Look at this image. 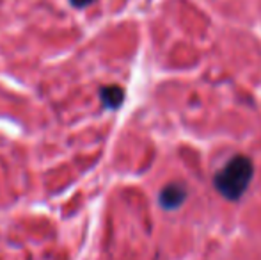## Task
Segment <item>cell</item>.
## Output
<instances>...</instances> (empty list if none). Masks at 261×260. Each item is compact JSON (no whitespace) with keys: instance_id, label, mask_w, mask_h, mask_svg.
Instances as JSON below:
<instances>
[{"instance_id":"obj_4","label":"cell","mask_w":261,"mask_h":260,"mask_svg":"<svg viewBox=\"0 0 261 260\" xmlns=\"http://www.w3.org/2000/svg\"><path fill=\"white\" fill-rule=\"evenodd\" d=\"M96 0H69V4H71L75 9H86L87 6H91V4H94Z\"/></svg>"},{"instance_id":"obj_1","label":"cell","mask_w":261,"mask_h":260,"mask_svg":"<svg viewBox=\"0 0 261 260\" xmlns=\"http://www.w3.org/2000/svg\"><path fill=\"white\" fill-rule=\"evenodd\" d=\"M252 175H254L252 160L245 155H237L215 175L213 184L226 200L234 201L240 200L242 195L247 191Z\"/></svg>"},{"instance_id":"obj_3","label":"cell","mask_w":261,"mask_h":260,"mask_svg":"<svg viewBox=\"0 0 261 260\" xmlns=\"http://www.w3.org/2000/svg\"><path fill=\"white\" fill-rule=\"evenodd\" d=\"M100 100L105 109L116 111L123 105L124 102V91L119 86H103L100 89Z\"/></svg>"},{"instance_id":"obj_2","label":"cell","mask_w":261,"mask_h":260,"mask_svg":"<svg viewBox=\"0 0 261 260\" xmlns=\"http://www.w3.org/2000/svg\"><path fill=\"white\" fill-rule=\"evenodd\" d=\"M187 198V189L185 185L181 184H169L165 185L160 191V196H158V201L160 205L165 208V210H174L179 205H183Z\"/></svg>"}]
</instances>
